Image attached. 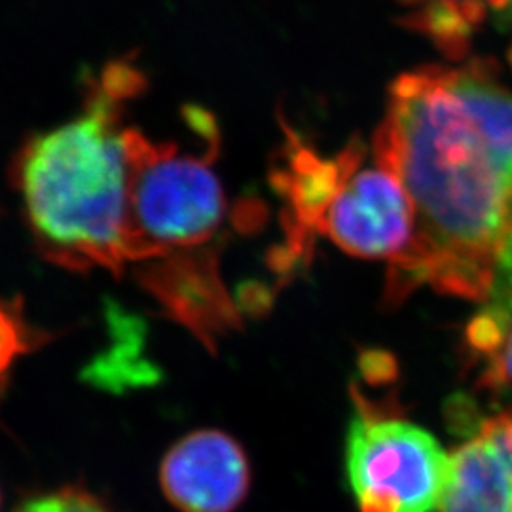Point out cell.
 Returning <instances> with one entry per match:
<instances>
[{
	"mask_svg": "<svg viewBox=\"0 0 512 512\" xmlns=\"http://www.w3.org/2000/svg\"><path fill=\"white\" fill-rule=\"evenodd\" d=\"M160 484L181 512H232L247 497L251 469L238 440L203 429L186 435L165 454Z\"/></svg>",
	"mask_w": 512,
	"mask_h": 512,
	"instance_id": "6",
	"label": "cell"
},
{
	"mask_svg": "<svg viewBox=\"0 0 512 512\" xmlns=\"http://www.w3.org/2000/svg\"><path fill=\"white\" fill-rule=\"evenodd\" d=\"M372 147L414 215L408 249L387 266L385 300L429 285L484 302L512 220V92L494 65L469 59L401 74Z\"/></svg>",
	"mask_w": 512,
	"mask_h": 512,
	"instance_id": "1",
	"label": "cell"
},
{
	"mask_svg": "<svg viewBox=\"0 0 512 512\" xmlns=\"http://www.w3.org/2000/svg\"><path fill=\"white\" fill-rule=\"evenodd\" d=\"M406 27L429 38L440 52L459 59L469 40L495 14L512 12V0H399Z\"/></svg>",
	"mask_w": 512,
	"mask_h": 512,
	"instance_id": "8",
	"label": "cell"
},
{
	"mask_svg": "<svg viewBox=\"0 0 512 512\" xmlns=\"http://www.w3.org/2000/svg\"><path fill=\"white\" fill-rule=\"evenodd\" d=\"M14 512H114L92 492L67 486L25 499Z\"/></svg>",
	"mask_w": 512,
	"mask_h": 512,
	"instance_id": "11",
	"label": "cell"
},
{
	"mask_svg": "<svg viewBox=\"0 0 512 512\" xmlns=\"http://www.w3.org/2000/svg\"><path fill=\"white\" fill-rule=\"evenodd\" d=\"M509 55H511V63H512V48H511V54H509Z\"/></svg>",
	"mask_w": 512,
	"mask_h": 512,
	"instance_id": "13",
	"label": "cell"
},
{
	"mask_svg": "<svg viewBox=\"0 0 512 512\" xmlns=\"http://www.w3.org/2000/svg\"><path fill=\"white\" fill-rule=\"evenodd\" d=\"M512 327V220L495 262L494 281L484 304L469 323L465 344L471 353L492 357Z\"/></svg>",
	"mask_w": 512,
	"mask_h": 512,
	"instance_id": "9",
	"label": "cell"
},
{
	"mask_svg": "<svg viewBox=\"0 0 512 512\" xmlns=\"http://www.w3.org/2000/svg\"><path fill=\"white\" fill-rule=\"evenodd\" d=\"M440 512H512V465L482 435L450 458Z\"/></svg>",
	"mask_w": 512,
	"mask_h": 512,
	"instance_id": "7",
	"label": "cell"
},
{
	"mask_svg": "<svg viewBox=\"0 0 512 512\" xmlns=\"http://www.w3.org/2000/svg\"><path fill=\"white\" fill-rule=\"evenodd\" d=\"M346 437V475L361 512H431L440 507L450 458L439 440L395 408L355 389Z\"/></svg>",
	"mask_w": 512,
	"mask_h": 512,
	"instance_id": "4",
	"label": "cell"
},
{
	"mask_svg": "<svg viewBox=\"0 0 512 512\" xmlns=\"http://www.w3.org/2000/svg\"><path fill=\"white\" fill-rule=\"evenodd\" d=\"M412 234V205L395 171L378 158L372 143L349 141L315 236L348 255L393 264L408 249Z\"/></svg>",
	"mask_w": 512,
	"mask_h": 512,
	"instance_id": "5",
	"label": "cell"
},
{
	"mask_svg": "<svg viewBox=\"0 0 512 512\" xmlns=\"http://www.w3.org/2000/svg\"><path fill=\"white\" fill-rule=\"evenodd\" d=\"M145 90L129 61L105 67L71 122L35 135L19 150L12 179L40 253L57 266L126 270L129 162L124 116Z\"/></svg>",
	"mask_w": 512,
	"mask_h": 512,
	"instance_id": "3",
	"label": "cell"
},
{
	"mask_svg": "<svg viewBox=\"0 0 512 512\" xmlns=\"http://www.w3.org/2000/svg\"><path fill=\"white\" fill-rule=\"evenodd\" d=\"M38 344L40 336L25 323L19 304L0 300V395L16 359Z\"/></svg>",
	"mask_w": 512,
	"mask_h": 512,
	"instance_id": "10",
	"label": "cell"
},
{
	"mask_svg": "<svg viewBox=\"0 0 512 512\" xmlns=\"http://www.w3.org/2000/svg\"><path fill=\"white\" fill-rule=\"evenodd\" d=\"M219 128L209 116L196 143L154 141L126 129L129 188L126 264L165 315L207 348L239 327L220 275L228 202L217 173Z\"/></svg>",
	"mask_w": 512,
	"mask_h": 512,
	"instance_id": "2",
	"label": "cell"
},
{
	"mask_svg": "<svg viewBox=\"0 0 512 512\" xmlns=\"http://www.w3.org/2000/svg\"><path fill=\"white\" fill-rule=\"evenodd\" d=\"M482 385L490 389H505V387L512 389V327L499 349L492 357L486 359Z\"/></svg>",
	"mask_w": 512,
	"mask_h": 512,
	"instance_id": "12",
	"label": "cell"
}]
</instances>
